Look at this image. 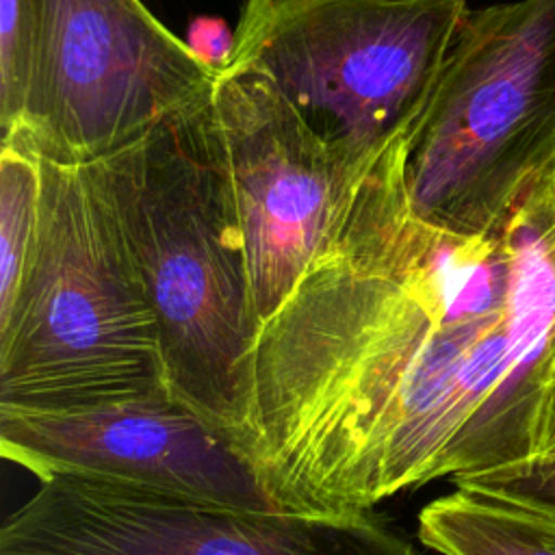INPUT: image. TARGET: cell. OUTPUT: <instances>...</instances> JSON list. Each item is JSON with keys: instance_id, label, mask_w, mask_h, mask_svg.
<instances>
[{"instance_id": "cell-14", "label": "cell", "mask_w": 555, "mask_h": 555, "mask_svg": "<svg viewBox=\"0 0 555 555\" xmlns=\"http://www.w3.org/2000/svg\"><path fill=\"white\" fill-rule=\"evenodd\" d=\"M184 43L206 69L219 76L232 61L236 35L223 17L197 15L186 26Z\"/></svg>"}, {"instance_id": "cell-13", "label": "cell", "mask_w": 555, "mask_h": 555, "mask_svg": "<svg viewBox=\"0 0 555 555\" xmlns=\"http://www.w3.org/2000/svg\"><path fill=\"white\" fill-rule=\"evenodd\" d=\"M455 488L555 522V447L468 477Z\"/></svg>"}, {"instance_id": "cell-15", "label": "cell", "mask_w": 555, "mask_h": 555, "mask_svg": "<svg viewBox=\"0 0 555 555\" xmlns=\"http://www.w3.org/2000/svg\"><path fill=\"white\" fill-rule=\"evenodd\" d=\"M555 447V375L548 388V399L544 408V421H542V438H540V451ZM538 451V453H540Z\"/></svg>"}, {"instance_id": "cell-6", "label": "cell", "mask_w": 555, "mask_h": 555, "mask_svg": "<svg viewBox=\"0 0 555 555\" xmlns=\"http://www.w3.org/2000/svg\"><path fill=\"white\" fill-rule=\"evenodd\" d=\"M208 126L228 176L260 325L343 238L369 176L332 150L256 69H223Z\"/></svg>"}, {"instance_id": "cell-4", "label": "cell", "mask_w": 555, "mask_h": 555, "mask_svg": "<svg viewBox=\"0 0 555 555\" xmlns=\"http://www.w3.org/2000/svg\"><path fill=\"white\" fill-rule=\"evenodd\" d=\"M466 13V0H245L228 67L260 72L356 169L399 171Z\"/></svg>"}, {"instance_id": "cell-9", "label": "cell", "mask_w": 555, "mask_h": 555, "mask_svg": "<svg viewBox=\"0 0 555 555\" xmlns=\"http://www.w3.org/2000/svg\"><path fill=\"white\" fill-rule=\"evenodd\" d=\"M0 453L39 481L76 477L238 509H282L247 457L173 395L74 412H2Z\"/></svg>"}, {"instance_id": "cell-3", "label": "cell", "mask_w": 555, "mask_h": 555, "mask_svg": "<svg viewBox=\"0 0 555 555\" xmlns=\"http://www.w3.org/2000/svg\"><path fill=\"white\" fill-rule=\"evenodd\" d=\"M35 243L0 314V410L74 412L171 395L156 321L85 165L41 156Z\"/></svg>"}, {"instance_id": "cell-1", "label": "cell", "mask_w": 555, "mask_h": 555, "mask_svg": "<svg viewBox=\"0 0 555 555\" xmlns=\"http://www.w3.org/2000/svg\"><path fill=\"white\" fill-rule=\"evenodd\" d=\"M553 375L555 165L479 236L388 178L260 325L236 449L282 509L362 514L538 453Z\"/></svg>"}, {"instance_id": "cell-8", "label": "cell", "mask_w": 555, "mask_h": 555, "mask_svg": "<svg viewBox=\"0 0 555 555\" xmlns=\"http://www.w3.org/2000/svg\"><path fill=\"white\" fill-rule=\"evenodd\" d=\"M0 555H418L371 512L206 505L104 481H39L0 529Z\"/></svg>"}, {"instance_id": "cell-12", "label": "cell", "mask_w": 555, "mask_h": 555, "mask_svg": "<svg viewBox=\"0 0 555 555\" xmlns=\"http://www.w3.org/2000/svg\"><path fill=\"white\" fill-rule=\"evenodd\" d=\"M43 28V0H0V139L24 119Z\"/></svg>"}, {"instance_id": "cell-11", "label": "cell", "mask_w": 555, "mask_h": 555, "mask_svg": "<svg viewBox=\"0 0 555 555\" xmlns=\"http://www.w3.org/2000/svg\"><path fill=\"white\" fill-rule=\"evenodd\" d=\"M41 158L20 134L0 150V314L9 310L24 275L39 223Z\"/></svg>"}, {"instance_id": "cell-2", "label": "cell", "mask_w": 555, "mask_h": 555, "mask_svg": "<svg viewBox=\"0 0 555 555\" xmlns=\"http://www.w3.org/2000/svg\"><path fill=\"white\" fill-rule=\"evenodd\" d=\"M85 169L152 308L169 392L236 444L260 319L208 95Z\"/></svg>"}, {"instance_id": "cell-10", "label": "cell", "mask_w": 555, "mask_h": 555, "mask_svg": "<svg viewBox=\"0 0 555 555\" xmlns=\"http://www.w3.org/2000/svg\"><path fill=\"white\" fill-rule=\"evenodd\" d=\"M418 540L440 555H555V522L455 488L421 509Z\"/></svg>"}, {"instance_id": "cell-5", "label": "cell", "mask_w": 555, "mask_h": 555, "mask_svg": "<svg viewBox=\"0 0 555 555\" xmlns=\"http://www.w3.org/2000/svg\"><path fill=\"white\" fill-rule=\"evenodd\" d=\"M551 165L555 0L468 11L403 154L410 210L453 234H488Z\"/></svg>"}, {"instance_id": "cell-7", "label": "cell", "mask_w": 555, "mask_h": 555, "mask_svg": "<svg viewBox=\"0 0 555 555\" xmlns=\"http://www.w3.org/2000/svg\"><path fill=\"white\" fill-rule=\"evenodd\" d=\"M215 80L141 0H43L37 67L13 132L46 158L87 165L204 100Z\"/></svg>"}]
</instances>
